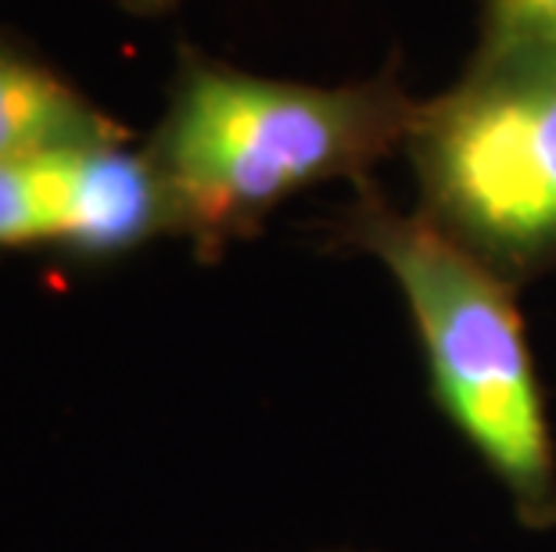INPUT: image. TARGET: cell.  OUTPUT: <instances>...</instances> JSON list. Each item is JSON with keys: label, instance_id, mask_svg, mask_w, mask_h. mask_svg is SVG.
Returning <instances> with one entry per match:
<instances>
[{"label": "cell", "instance_id": "cell-1", "mask_svg": "<svg viewBox=\"0 0 556 552\" xmlns=\"http://www.w3.org/2000/svg\"><path fill=\"white\" fill-rule=\"evenodd\" d=\"M417 104L395 76L319 87L187 57L148 147L173 230L216 248L309 187L370 183L406 147Z\"/></svg>", "mask_w": 556, "mask_h": 552}, {"label": "cell", "instance_id": "cell-2", "mask_svg": "<svg viewBox=\"0 0 556 552\" xmlns=\"http://www.w3.org/2000/svg\"><path fill=\"white\" fill-rule=\"evenodd\" d=\"M338 233L392 277L438 409L503 488L517 524L556 531V445L517 287L370 183H359Z\"/></svg>", "mask_w": 556, "mask_h": 552}, {"label": "cell", "instance_id": "cell-3", "mask_svg": "<svg viewBox=\"0 0 556 552\" xmlns=\"http://www.w3.org/2000/svg\"><path fill=\"white\" fill-rule=\"evenodd\" d=\"M406 158L417 213L525 287L556 269V51L478 54L417 104Z\"/></svg>", "mask_w": 556, "mask_h": 552}, {"label": "cell", "instance_id": "cell-4", "mask_svg": "<svg viewBox=\"0 0 556 552\" xmlns=\"http://www.w3.org/2000/svg\"><path fill=\"white\" fill-rule=\"evenodd\" d=\"M165 230L169 197L148 151L98 144L0 162V248L58 244L104 258Z\"/></svg>", "mask_w": 556, "mask_h": 552}, {"label": "cell", "instance_id": "cell-5", "mask_svg": "<svg viewBox=\"0 0 556 552\" xmlns=\"http://www.w3.org/2000/svg\"><path fill=\"white\" fill-rule=\"evenodd\" d=\"M123 140V126L93 108L62 76L0 51V162Z\"/></svg>", "mask_w": 556, "mask_h": 552}, {"label": "cell", "instance_id": "cell-6", "mask_svg": "<svg viewBox=\"0 0 556 552\" xmlns=\"http://www.w3.org/2000/svg\"><path fill=\"white\" fill-rule=\"evenodd\" d=\"M556 51V0H484L478 54Z\"/></svg>", "mask_w": 556, "mask_h": 552}, {"label": "cell", "instance_id": "cell-7", "mask_svg": "<svg viewBox=\"0 0 556 552\" xmlns=\"http://www.w3.org/2000/svg\"><path fill=\"white\" fill-rule=\"evenodd\" d=\"M119 4L126 11H134V15H165V11H173L184 0H119Z\"/></svg>", "mask_w": 556, "mask_h": 552}, {"label": "cell", "instance_id": "cell-8", "mask_svg": "<svg viewBox=\"0 0 556 552\" xmlns=\"http://www.w3.org/2000/svg\"><path fill=\"white\" fill-rule=\"evenodd\" d=\"M330 552H356V549H330Z\"/></svg>", "mask_w": 556, "mask_h": 552}]
</instances>
